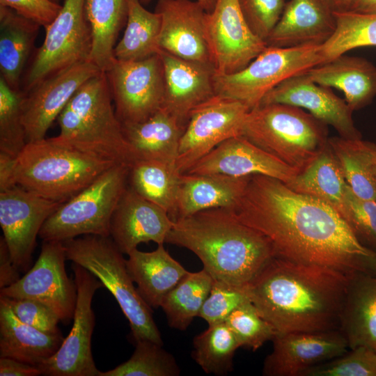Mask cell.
I'll return each instance as SVG.
<instances>
[{
  "label": "cell",
  "instance_id": "ffe728a7",
  "mask_svg": "<svg viewBox=\"0 0 376 376\" xmlns=\"http://www.w3.org/2000/svg\"><path fill=\"white\" fill-rule=\"evenodd\" d=\"M155 11L161 17L160 51L213 65L205 33L207 12L197 1L158 0Z\"/></svg>",
  "mask_w": 376,
  "mask_h": 376
},
{
  "label": "cell",
  "instance_id": "d590c367",
  "mask_svg": "<svg viewBox=\"0 0 376 376\" xmlns=\"http://www.w3.org/2000/svg\"><path fill=\"white\" fill-rule=\"evenodd\" d=\"M205 269L188 272L168 293L161 305L171 328L186 330L198 316L213 283Z\"/></svg>",
  "mask_w": 376,
  "mask_h": 376
},
{
  "label": "cell",
  "instance_id": "d6a6232c",
  "mask_svg": "<svg viewBox=\"0 0 376 376\" xmlns=\"http://www.w3.org/2000/svg\"><path fill=\"white\" fill-rule=\"evenodd\" d=\"M129 0H86L85 11L93 34L90 61L105 72L114 59L118 34L126 24Z\"/></svg>",
  "mask_w": 376,
  "mask_h": 376
},
{
  "label": "cell",
  "instance_id": "ba28073f",
  "mask_svg": "<svg viewBox=\"0 0 376 376\" xmlns=\"http://www.w3.org/2000/svg\"><path fill=\"white\" fill-rule=\"evenodd\" d=\"M129 170L116 164L61 204L42 225L40 238L64 242L80 235L109 237L113 213L128 186Z\"/></svg>",
  "mask_w": 376,
  "mask_h": 376
},
{
  "label": "cell",
  "instance_id": "6da1fadb",
  "mask_svg": "<svg viewBox=\"0 0 376 376\" xmlns=\"http://www.w3.org/2000/svg\"><path fill=\"white\" fill-rule=\"evenodd\" d=\"M271 242L276 256L348 276L376 274V251L364 245L334 208L274 178L253 175L231 208Z\"/></svg>",
  "mask_w": 376,
  "mask_h": 376
},
{
  "label": "cell",
  "instance_id": "816d5d0a",
  "mask_svg": "<svg viewBox=\"0 0 376 376\" xmlns=\"http://www.w3.org/2000/svg\"><path fill=\"white\" fill-rule=\"evenodd\" d=\"M348 141L376 180V144L363 141L362 139Z\"/></svg>",
  "mask_w": 376,
  "mask_h": 376
},
{
  "label": "cell",
  "instance_id": "836d02e7",
  "mask_svg": "<svg viewBox=\"0 0 376 376\" xmlns=\"http://www.w3.org/2000/svg\"><path fill=\"white\" fill-rule=\"evenodd\" d=\"M125 29L113 49L116 59L139 61L159 52L160 15L146 10L140 0L128 1Z\"/></svg>",
  "mask_w": 376,
  "mask_h": 376
},
{
  "label": "cell",
  "instance_id": "7a4b0ae2",
  "mask_svg": "<svg viewBox=\"0 0 376 376\" xmlns=\"http://www.w3.org/2000/svg\"><path fill=\"white\" fill-rule=\"evenodd\" d=\"M350 279L329 267L275 256L246 290L276 334L340 330Z\"/></svg>",
  "mask_w": 376,
  "mask_h": 376
},
{
  "label": "cell",
  "instance_id": "3957f363",
  "mask_svg": "<svg viewBox=\"0 0 376 376\" xmlns=\"http://www.w3.org/2000/svg\"><path fill=\"white\" fill-rule=\"evenodd\" d=\"M166 243L193 252L214 280L239 287L247 285L276 256L269 240L239 221L228 207L174 221Z\"/></svg>",
  "mask_w": 376,
  "mask_h": 376
},
{
  "label": "cell",
  "instance_id": "c3c4849f",
  "mask_svg": "<svg viewBox=\"0 0 376 376\" xmlns=\"http://www.w3.org/2000/svg\"><path fill=\"white\" fill-rule=\"evenodd\" d=\"M0 6L46 28L58 14L62 5L53 0H0Z\"/></svg>",
  "mask_w": 376,
  "mask_h": 376
},
{
  "label": "cell",
  "instance_id": "f1b7e54d",
  "mask_svg": "<svg viewBox=\"0 0 376 376\" xmlns=\"http://www.w3.org/2000/svg\"><path fill=\"white\" fill-rule=\"evenodd\" d=\"M63 339L61 333L47 334L20 321L0 296V357L38 367L57 352Z\"/></svg>",
  "mask_w": 376,
  "mask_h": 376
},
{
  "label": "cell",
  "instance_id": "1f68e13d",
  "mask_svg": "<svg viewBox=\"0 0 376 376\" xmlns=\"http://www.w3.org/2000/svg\"><path fill=\"white\" fill-rule=\"evenodd\" d=\"M286 185L295 191L323 201L345 220L347 183L329 142L317 157Z\"/></svg>",
  "mask_w": 376,
  "mask_h": 376
},
{
  "label": "cell",
  "instance_id": "681fc988",
  "mask_svg": "<svg viewBox=\"0 0 376 376\" xmlns=\"http://www.w3.org/2000/svg\"><path fill=\"white\" fill-rule=\"evenodd\" d=\"M19 269L13 263L8 248L1 237L0 239V289L10 286L20 279Z\"/></svg>",
  "mask_w": 376,
  "mask_h": 376
},
{
  "label": "cell",
  "instance_id": "8fae6325",
  "mask_svg": "<svg viewBox=\"0 0 376 376\" xmlns=\"http://www.w3.org/2000/svg\"><path fill=\"white\" fill-rule=\"evenodd\" d=\"M105 73L121 124L144 121L162 109L164 72L159 53L139 61L114 58Z\"/></svg>",
  "mask_w": 376,
  "mask_h": 376
},
{
  "label": "cell",
  "instance_id": "db71d44e",
  "mask_svg": "<svg viewBox=\"0 0 376 376\" xmlns=\"http://www.w3.org/2000/svg\"><path fill=\"white\" fill-rule=\"evenodd\" d=\"M350 10L359 13H376V0H355Z\"/></svg>",
  "mask_w": 376,
  "mask_h": 376
},
{
  "label": "cell",
  "instance_id": "d6986e66",
  "mask_svg": "<svg viewBox=\"0 0 376 376\" xmlns=\"http://www.w3.org/2000/svg\"><path fill=\"white\" fill-rule=\"evenodd\" d=\"M285 104L308 111L315 118L332 126L339 136L349 140L361 139L355 127L353 111L345 99L331 88L312 81L305 72L284 80L268 92L260 104Z\"/></svg>",
  "mask_w": 376,
  "mask_h": 376
},
{
  "label": "cell",
  "instance_id": "7c38bea8",
  "mask_svg": "<svg viewBox=\"0 0 376 376\" xmlns=\"http://www.w3.org/2000/svg\"><path fill=\"white\" fill-rule=\"evenodd\" d=\"M77 287L73 324L57 352L38 366L46 376H99L93 360L91 340L95 326L92 301L101 281L81 265L72 263Z\"/></svg>",
  "mask_w": 376,
  "mask_h": 376
},
{
  "label": "cell",
  "instance_id": "f6af8a7d",
  "mask_svg": "<svg viewBox=\"0 0 376 376\" xmlns=\"http://www.w3.org/2000/svg\"><path fill=\"white\" fill-rule=\"evenodd\" d=\"M345 203V221L360 241L376 251V201L358 197L347 184Z\"/></svg>",
  "mask_w": 376,
  "mask_h": 376
},
{
  "label": "cell",
  "instance_id": "74e56055",
  "mask_svg": "<svg viewBox=\"0 0 376 376\" xmlns=\"http://www.w3.org/2000/svg\"><path fill=\"white\" fill-rule=\"evenodd\" d=\"M336 29L321 45L324 63L353 49L376 46V13L334 12Z\"/></svg>",
  "mask_w": 376,
  "mask_h": 376
},
{
  "label": "cell",
  "instance_id": "e575fe53",
  "mask_svg": "<svg viewBox=\"0 0 376 376\" xmlns=\"http://www.w3.org/2000/svg\"><path fill=\"white\" fill-rule=\"evenodd\" d=\"M180 173L176 167L153 161L139 159L130 167L128 186L139 195L173 216Z\"/></svg>",
  "mask_w": 376,
  "mask_h": 376
},
{
  "label": "cell",
  "instance_id": "8992f818",
  "mask_svg": "<svg viewBox=\"0 0 376 376\" xmlns=\"http://www.w3.org/2000/svg\"><path fill=\"white\" fill-rule=\"evenodd\" d=\"M241 136L299 173L328 143L327 125L302 109L266 104L251 109Z\"/></svg>",
  "mask_w": 376,
  "mask_h": 376
},
{
  "label": "cell",
  "instance_id": "d4e9b609",
  "mask_svg": "<svg viewBox=\"0 0 376 376\" xmlns=\"http://www.w3.org/2000/svg\"><path fill=\"white\" fill-rule=\"evenodd\" d=\"M251 176L180 174L175 208L171 219L174 221L210 208H232L244 192Z\"/></svg>",
  "mask_w": 376,
  "mask_h": 376
},
{
  "label": "cell",
  "instance_id": "e0dca14e",
  "mask_svg": "<svg viewBox=\"0 0 376 376\" xmlns=\"http://www.w3.org/2000/svg\"><path fill=\"white\" fill-rule=\"evenodd\" d=\"M101 71L90 61L79 63L45 78L24 92L23 122L27 143L45 138L47 130L76 91Z\"/></svg>",
  "mask_w": 376,
  "mask_h": 376
},
{
  "label": "cell",
  "instance_id": "4dcf8cb0",
  "mask_svg": "<svg viewBox=\"0 0 376 376\" xmlns=\"http://www.w3.org/2000/svg\"><path fill=\"white\" fill-rule=\"evenodd\" d=\"M340 330L350 349L366 346L376 351V274L351 276Z\"/></svg>",
  "mask_w": 376,
  "mask_h": 376
},
{
  "label": "cell",
  "instance_id": "bcb514c9",
  "mask_svg": "<svg viewBox=\"0 0 376 376\" xmlns=\"http://www.w3.org/2000/svg\"><path fill=\"white\" fill-rule=\"evenodd\" d=\"M237 1L251 31L265 42L282 15L285 0Z\"/></svg>",
  "mask_w": 376,
  "mask_h": 376
},
{
  "label": "cell",
  "instance_id": "8d00e7d4",
  "mask_svg": "<svg viewBox=\"0 0 376 376\" xmlns=\"http://www.w3.org/2000/svg\"><path fill=\"white\" fill-rule=\"evenodd\" d=\"M191 357L207 374L226 375L233 369V357L240 347L225 322L208 324L193 339Z\"/></svg>",
  "mask_w": 376,
  "mask_h": 376
},
{
  "label": "cell",
  "instance_id": "7bdbcfd3",
  "mask_svg": "<svg viewBox=\"0 0 376 376\" xmlns=\"http://www.w3.org/2000/svg\"><path fill=\"white\" fill-rule=\"evenodd\" d=\"M303 376H376V351L358 346L313 366Z\"/></svg>",
  "mask_w": 376,
  "mask_h": 376
},
{
  "label": "cell",
  "instance_id": "f5cc1de1",
  "mask_svg": "<svg viewBox=\"0 0 376 376\" xmlns=\"http://www.w3.org/2000/svg\"><path fill=\"white\" fill-rule=\"evenodd\" d=\"M16 157L0 152V191L15 185Z\"/></svg>",
  "mask_w": 376,
  "mask_h": 376
},
{
  "label": "cell",
  "instance_id": "7402d4cb",
  "mask_svg": "<svg viewBox=\"0 0 376 376\" xmlns=\"http://www.w3.org/2000/svg\"><path fill=\"white\" fill-rule=\"evenodd\" d=\"M173 224L167 212L127 186L113 213L110 237L128 255L141 243H166Z\"/></svg>",
  "mask_w": 376,
  "mask_h": 376
},
{
  "label": "cell",
  "instance_id": "44dd1931",
  "mask_svg": "<svg viewBox=\"0 0 376 376\" xmlns=\"http://www.w3.org/2000/svg\"><path fill=\"white\" fill-rule=\"evenodd\" d=\"M186 173L235 177L263 175L288 184L299 172L242 136H237L219 144Z\"/></svg>",
  "mask_w": 376,
  "mask_h": 376
},
{
  "label": "cell",
  "instance_id": "f907efd6",
  "mask_svg": "<svg viewBox=\"0 0 376 376\" xmlns=\"http://www.w3.org/2000/svg\"><path fill=\"white\" fill-rule=\"evenodd\" d=\"M38 366L8 357H0V376H38Z\"/></svg>",
  "mask_w": 376,
  "mask_h": 376
},
{
  "label": "cell",
  "instance_id": "6f0895ef",
  "mask_svg": "<svg viewBox=\"0 0 376 376\" xmlns=\"http://www.w3.org/2000/svg\"><path fill=\"white\" fill-rule=\"evenodd\" d=\"M53 1H57V2H58V1H59V0H53Z\"/></svg>",
  "mask_w": 376,
  "mask_h": 376
},
{
  "label": "cell",
  "instance_id": "603a6c76",
  "mask_svg": "<svg viewBox=\"0 0 376 376\" xmlns=\"http://www.w3.org/2000/svg\"><path fill=\"white\" fill-rule=\"evenodd\" d=\"M164 96L162 109L185 127L191 112L216 95L212 65L182 59L163 51Z\"/></svg>",
  "mask_w": 376,
  "mask_h": 376
},
{
  "label": "cell",
  "instance_id": "60d3db41",
  "mask_svg": "<svg viewBox=\"0 0 376 376\" xmlns=\"http://www.w3.org/2000/svg\"><path fill=\"white\" fill-rule=\"evenodd\" d=\"M328 142L353 193L361 198L376 201V180L348 139L331 137Z\"/></svg>",
  "mask_w": 376,
  "mask_h": 376
},
{
  "label": "cell",
  "instance_id": "9c48e42d",
  "mask_svg": "<svg viewBox=\"0 0 376 376\" xmlns=\"http://www.w3.org/2000/svg\"><path fill=\"white\" fill-rule=\"evenodd\" d=\"M321 45L267 46L242 70L229 75L215 74L216 95L238 100L251 110L284 80L324 63Z\"/></svg>",
  "mask_w": 376,
  "mask_h": 376
},
{
  "label": "cell",
  "instance_id": "30bf717a",
  "mask_svg": "<svg viewBox=\"0 0 376 376\" xmlns=\"http://www.w3.org/2000/svg\"><path fill=\"white\" fill-rule=\"evenodd\" d=\"M85 1L64 0L57 16L45 28L44 41L35 51L24 73L23 92L61 70L90 61L93 34L86 15Z\"/></svg>",
  "mask_w": 376,
  "mask_h": 376
},
{
  "label": "cell",
  "instance_id": "ee69618b",
  "mask_svg": "<svg viewBox=\"0 0 376 376\" xmlns=\"http://www.w3.org/2000/svg\"><path fill=\"white\" fill-rule=\"evenodd\" d=\"M246 286L239 287L214 280L198 317L208 324L225 322L228 316L242 304L250 301Z\"/></svg>",
  "mask_w": 376,
  "mask_h": 376
},
{
  "label": "cell",
  "instance_id": "5b68a950",
  "mask_svg": "<svg viewBox=\"0 0 376 376\" xmlns=\"http://www.w3.org/2000/svg\"><path fill=\"white\" fill-rule=\"evenodd\" d=\"M105 72L88 79L57 118V137L81 150L131 166L136 156L124 135L112 104Z\"/></svg>",
  "mask_w": 376,
  "mask_h": 376
},
{
  "label": "cell",
  "instance_id": "2e32d148",
  "mask_svg": "<svg viewBox=\"0 0 376 376\" xmlns=\"http://www.w3.org/2000/svg\"><path fill=\"white\" fill-rule=\"evenodd\" d=\"M205 33L217 75L242 70L267 47L249 27L237 0H217L207 13Z\"/></svg>",
  "mask_w": 376,
  "mask_h": 376
},
{
  "label": "cell",
  "instance_id": "f546056e",
  "mask_svg": "<svg viewBox=\"0 0 376 376\" xmlns=\"http://www.w3.org/2000/svg\"><path fill=\"white\" fill-rule=\"evenodd\" d=\"M40 26L0 6V77L14 90H22L25 67Z\"/></svg>",
  "mask_w": 376,
  "mask_h": 376
},
{
  "label": "cell",
  "instance_id": "cb8c5ba5",
  "mask_svg": "<svg viewBox=\"0 0 376 376\" xmlns=\"http://www.w3.org/2000/svg\"><path fill=\"white\" fill-rule=\"evenodd\" d=\"M335 29L334 11L325 0H290L265 42L276 47L322 45Z\"/></svg>",
  "mask_w": 376,
  "mask_h": 376
},
{
  "label": "cell",
  "instance_id": "83f0119b",
  "mask_svg": "<svg viewBox=\"0 0 376 376\" xmlns=\"http://www.w3.org/2000/svg\"><path fill=\"white\" fill-rule=\"evenodd\" d=\"M121 125L137 160H153L176 167L185 127L175 117L160 109L144 121Z\"/></svg>",
  "mask_w": 376,
  "mask_h": 376
},
{
  "label": "cell",
  "instance_id": "5bb4252c",
  "mask_svg": "<svg viewBox=\"0 0 376 376\" xmlns=\"http://www.w3.org/2000/svg\"><path fill=\"white\" fill-rule=\"evenodd\" d=\"M250 109L241 102L216 95L190 113L180 138L176 169L185 173L223 141L241 136Z\"/></svg>",
  "mask_w": 376,
  "mask_h": 376
},
{
  "label": "cell",
  "instance_id": "7dc6e473",
  "mask_svg": "<svg viewBox=\"0 0 376 376\" xmlns=\"http://www.w3.org/2000/svg\"><path fill=\"white\" fill-rule=\"evenodd\" d=\"M3 297L14 314L22 322L47 334L61 333L58 327L60 318L45 304L29 299Z\"/></svg>",
  "mask_w": 376,
  "mask_h": 376
},
{
  "label": "cell",
  "instance_id": "b9f144b4",
  "mask_svg": "<svg viewBox=\"0 0 376 376\" xmlns=\"http://www.w3.org/2000/svg\"><path fill=\"white\" fill-rule=\"evenodd\" d=\"M225 323L235 334L240 347L252 351H256L267 341L272 340L276 334L272 326L260 315L250 301L235 309Z\"/></svg>",
  "mask_w": 376,
  "mask_h": 376
},
{
  "label": "cell",
  "instance_id": "9f6ffc18",
  "mask_svg": "<svg viewBox=\"0 0 376 376\" xmlns=\"http://www.w3.org/2000/svg\"><path fill=\"white\" fill-rule=\"evenodd\" d=\"M152 0H140L143 4L149 3ZM197 1L207 13H210L214 8L217 0H196Z\"/></svg>",
  "mask_w": 376,
  "mask_h": 376
},
{
  "label": "cell",
  "instance_id": "277c9868",
  "mask_svg": "<svg viewBox=\"0 0 376 376\" xmlns=\"http://www.w3.org/2000/svg\"><path fill=\"white\" fill-rule=\"evenodd\" d=\"M117 164L57 136L29 142L16 157L17 185L59 203L69 200Z\"/></svg>",
  "mask_w": 376,
  "mask_h": 376
},
{
  "label": "cell",
  "instance_id": "ab89813d",
  "mask_svg": "<svg viewBox=\"0 0 376 376\" xmlns=\"http://www.w3.org/2000/svg\"><path fill=\"white\" fill-rule=\"evenodd\" d=\"M24 93L0 77V152L17 157L27 143L23 122Z\"/></svg>",
  "mask_w": 376,
  "mask_h": 376
},
{
  "label": "cell",
  "instance_id": "52a82bcc",
  "mask_svg": "<svg viewBox=\"0 0 376 376\" xmlns=\"http://www.w3.org/2000/svg\"><path fill=\"white\" fill-rule=\"evenodd\" d=\"M63 244L67 260L90 272L114 297L135 342L148 340L163 345L151 307L134 287L123 253L111 237L87 235L64 241Z\"/></svg>",
  "mask_w": 376,
  "mask_h": 376
},
{
  "label": "cell",
  "instance_id": "484cf974",
  "mask_svg": "<svg viewBox=\"0 0 376 376\" xmlns=\"http://www.w3.org/2000/svg\"><path fill=\"white\" fill-rule=\"evenodd\" d=\"M314 82L343 92L354 111L376 96V66L361 57L340 55L306 72Z\"/></svg>",
  "mask_w": 376,
  "mask_h": 376
},
{
  "label": "cell",
  "instance_id": "ac0fdd59",
  "mask_svg": "<svg viewBox=\"0 0 376 376\" xmlns=\"http://www.w3.org/2000/svg\"><path fill=\"white\" fill-rule=\"evenodd\" d=\"M272 342L263 363L265 376H303L311 368L350 350L340 330L276 334Z\"/></svg>",
  "mask_w": 376,
  "mask_h": 376
},
{
  "label": "cell",
  "instance_id": "f35d334b",
  "mask_svg": "<svg viewBox=\"0 0 376 376\" xmlns=\"http://www.w3.org/2000/svg\"><path fill=\"white\" fill-rule=\"evenodd\" d=\"M180 369L175 357L162 345L148 340L136 341L131 357L99 376H178Z\"/></svg>",
  "mask_w": 376,
  "mask_h": 376
},
{
  "label": "cell",
  "instance_id": "11a10c76",
  "mask_svg": "<svg viewBox=\"0 0 376 376\" xmlns=\"http://www.w3.org/2000/svg\"><path fill=\"white\" fill-rule=\"evenodd\" d=\"M334 12L350 10L355 0H325Z\"/></svg>",
  "mask_w": 376,
  "mask_h": 376
},
{
  "label": "cell",
  "instance_id": "4316f807",
  "mask_svg": "<svg viewBox=\"0 0 376 376\" xmlns=\"http://www.w3.org/2000/svg\"><path fill=\"white\" fill-rule=\"evenodd\" d=\"M126 259L127 271L137 290L151 307H161L168 293L189 272L165 249L164 244L144 252L135 249Z\"/></svg>",
  "mask_w": 376,
  "mask_h": 376
},
{
  "label": "cell",
  "instance_id": "9a60e30c",
  "mask_svg": "<svg viewBox=\"0 0 376 376\" xmlns=\"http://www.w3.org/2000/svg\"><path fill=\"white\" fill-rule=\"evenodd\" d=\"M62 203L19 185L0 191L3 238L20 272H26L30 267L36 237L45 221Z\"/></svg>",
  "mask_w": 376,
  "mask_h": 376
},
{
  "label": "cell",
  "instance_id": "4fadbf2b",
  "mask_svg": "<svg viewBox=\"0 0 376 376\" xmlns=\"http://www.w3.org/2000/svg\"><path fill=\"white\" fill-rule=\"evenodd\" d=\"M63 242L43 241L40 255L33 267L13 285L0 289V295L29 299L49 307L64 323L73 319L77 287L65 270Z\"/></svg>",
  "mask_w": 376,
  "mask_h": 376
}]
</instances>
